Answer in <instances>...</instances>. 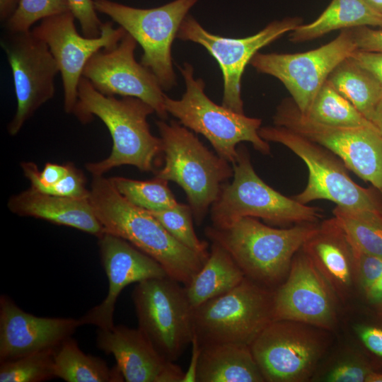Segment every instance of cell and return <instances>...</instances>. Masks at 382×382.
<instances>
[{
    "label": "cell",
    "instance_id": "27",
    "mask_svg": "<svg viewBox=\"0 0 382 382\" xmlns=\"http://www.w3.org/2000/svg\"><path fill=\"white\" fill-rule=\"evenodd\" d=\"M56 378L67 382L125 381L118 366L110 368L100 357L87 354L77 341L69 337L53 350Z\"/></svg>",
    "mask_w": 382,
    "mask_h": 382
},
{
    "label": "cell",
    "instance_id": "34",
    "mask_svg": "<svg viewBox=\"0 0 382 382\" xmlns=\"http://www.w3.org/2000/svg\"><path fill=\"white\" fill-rule=\"evenodd\" d=\"M68 11L67 0H20L13 15L4 23L6 31H29L37 21Z\"/></svg>",
    "mask_w": 382,
    "mask_h": 382
},
{
    "label": "cell",
    "instance_id": "48",
    "mask_svg": "<svg viewBox=\"0 0 382 382\" xmlns=\"http://www.w3.org/2000/svg\"><path fill=\"white\" fill-rule=\"evenodd\" d=\"M366 382H382V371H374L366 379Z\"/></svg>",
    "mask_w": 382,
    "mask_h": 382
},
{
    "label": "cell",
    "instance_id": "1",
    "mask_svg": "<svg viewBox=\"0 0 382 382\" xmlns=\"http://www.w3.org/2000/svg\"><path fill=\"white\" fill-rule=\"evenodd\" d=\"M89 199L105 233L129 242L185 286L206 262L208 257L182 244L149 211L127 200L110 178L93 176Z\"/></svg>",
    "mask_w": 382,
    "mask_h": 382
},
{
    "label": "cell",
    "instance_id": "15",
    "mask_svg": "<svg viewBox=\"0 0 382 382\" xmlns=\"http://www.w3.org/2000/svg\"><path fill=\"white\" fill-rule=\"evenodd\" d=\"M1 46L11 69L17 100L16 113L7 127L8 134L15 136L53 98L54 79L59 70L48 46L32 30L6 31Z\"/></svg>",
    "mask_w": 382,
    "mask_h": 382
},
{
    "label": "cell",
    "instance_id": "39",
    "mask_svg": "<svg viewBox=\"0 0 382 382\" xmlns=\"http://www.w3.org/2000/svg\"><path fill=\"white\" fill-rule=\"evenodd\" d=\"M47 194L71 198H88L90 190L86 187V179L81 170L71 163L66 176Z\"/></svg>",
    "mask_w": 382,
    "mask_h": 382
},
{
    "label": "cell",
    "instance_id": "13",
    "mask_svg": "<svg viewBox=\"0 0 382 382\" xmlns=\"http://www.w3.org/2000/svg\"><path fill=\"white\" fill-rule=\"evenodd\" d=\"M358 48L352 30L344 29L318 48L298 53H259L250 64L259 73L277 79L305 114L332 71Z\"/></svg>",
    "mask_w": 382,
    "mask_h": 382
},
{
    "label": "cell",
    "instance_id": "49",
    "mask_svg": "<svg viewBox=\"0 0 382 382\" xmlns=\"http://www.w3.org/2000/svg\"><path fill=\"white\" fill-rule=\"evenodd\" d=\"M372 307L376 312H382V299L372 306Z\"/></svg>",
    "mask_w": 382,
    "mask_h": 382
},
{
    "label": "cell",
    "instance_id": "7",
    "mask_svg": "<svg viewBox=\"0 0 382 382\" xmlns=\"http://www.w3.org/2000/svg\"><path fill=\"white\" fill-rule=\"evenodd\" d=\"M258 133L267 142L284 145L306 164L308 183L293 197L299 202L326 199L342 208L382 212L381 193L373 186L366 188L353 181L343 162L326 148L282 126L261 127Z\"/></svg>",
    "mask_w": 382,
    "mask_h": 382
},
{
    "label": "cell",
    "instance_id": "23",
    "mask_svg": "<svg viewBox=\"0 0 382 382\" xmlns=\"http://www.w3.org/2000/svg\"><path fill=\"white\" fill-rule=\"evenodd\" d=\"M8 207L19 216L71 227L98 238L105 233L89 197H61L40 192L30 187L10 197Z\"/></svg>",
    "mask_w": 382,
    "mask_h": 382
},
{
    "label": "cell",
    "instance_id": "4",
    "mask_svg": "<svg viewBox=\"0 0 382 382\" xmlns=\"http://www.w3.org/2000/svg\"><path fill=\"white\" fill-rule=\"evenodd\" d=\"M164 166L155 177L173 181L186 194L193 218L199 226L217 199L222 185L233 176V167L214 154L178 121H156Z\"/></svg>",
    "mask_w": 382,
    "mask_h": 382
},
{
    "label": "cell",
    "instance_id": "16",
    "mask_svg": "<svg viewBox=\"0 0 382 382\" xmlns=\"http://www.w3.org/2000/svg\"><path fill=\"white\" fill-rule=\"evenodd\" d=\"M75 19L68 11L45 18L31 29L46 43L57 62L62 79L64 109L67 113H73L77 103L79 85L88 61L98 51L117 45L127 33L107 21L103 24L100 36L87 37L78 33Z\"/></svg>",
    "mask_w": 382,
    "mask_h": 382
},
{
    "label": "cell",
    "instance_id": "18",
    "mask_svg": "<svg viewBox=\"0 0 382 382\" xmlns=\"http://www.w3.org/2000/svg\"><path fill=\"white\" fill-rule=\"evenodd\" d=\"M338 298L301 248L284 281L274 291L273 320H287L325 330L337 323Z\"/></svg>",
    "mask_w": 382,
    "mask_h": 382
},
{
    "label": "cell",
    "instance_id": "29",
    "mask_svg": "<svg viewBox=\"0 0 382 382\" xmlns=\"http://www.w3.org/2000/svg\"><path fill=\"white\" fill-rule=\"evenodd\" d=\"M303 114V113H302ZM320 124L334 127L375 126L327 80L303 114Z\"/></svg>",
    "mask_w": 382,
    "mask_h": 382
},
{
    "label": "cell",
    "instance_id": "11",
    "mask_svg": "<svg viewBox=\"0 0 382 382\" xmlns=\"http://www.w3.org/2000/svg\"><path fill=\"white\" fill-rule=\"evenodd\" d=\"M274 125L286 127L335 154L382 195V132L376 127H334L302 114L291 98L283 100L273 116Z\"/></svg>",
    "mask_w": 382,
    "mask_h": 382
},
{
    "label": "cell",
    "instance_id": "10",
    "mask_svg": "<svg viewBox=\"0 0 382 382\" xmlns=\"http://www.w3.org/2000/svg\"><path fill=\"white\" fill-rule=\"evenodd\" d=\"M197 0H174L151 8H139L112 0H93L105 14L132 35L143 50L141 64L157 78L163 90L176 84L171 48L180 26Z\"/></svg>",
    "mask_w": 382,
    "mask_h": 382
},
{
    "label": "cell",
    "instance_id": "35",
    "mask_svg": "<svg viewBox=\"0 0 382 382\" xmlns=\"http://www.w3.org/2000/svg\"><path fill=\"white\" fill-rule=\"evenodd\" d=\"M71 163L57 164L47 163L42 170H39L33 162H23L21 168L25 176L30 181V188L47 194L68 173Z\"/></svg>",
    "mask_w": 382,
    "mask_h": 382
},
{
    "label": "cell",
    "instance_id": "46",
    "mask_svg": "<svg viewBox=\"0 0 382 382\" xmlns=\"http://www.w3.org/2000/svg\"><path fill=\"white\" fill-rule=\"evenodd\" d=\"M371 122L382 132V99L377 104Z\"/></svg>",
    "mask_w": 382,
    "mask_h": 382
},
{
    "label": "cell",
    "instance_id": "33",
    "mask_svg": "<svg viewBox=\"0 0 382 382\" xmlns=\"http://www.w3.org/2000/svg\"><path fill=\"white\" fill-rule=\"evenodd\" d=\"M149 212L176 240L198 254L208 257V243L196 235L189 205L178 203L172 208Z\"/></svg>",
    "mask_w": 382,
    "mask_h": 382
},
{
    "label": "cell",
    "instance_id": "44",
    "mask_svg": "<svg viewBox=\"0 0 382 382\" xmlns=\"http://www.w3.org/2000/svg\"><path fill=\"white\" fill-rule=\"evenodd\" d=\"M364 295L371 306L382 299V276L364 293Z\"/></svg>",
    "mask_w": 382,
    "mask_h": 382
},
{
    "label": "cell",
    "instance_id": "9",
    "mask_svg": "<svg viewBox=\"0 0 382 382\" xmlns=\"http://www.w3.org/2000/svg\"><path fill=\"white\" fill-rule=\"evenodd\" d=\"M138 328L167 361L175 362L194 335V308L181 284L169 277L136 284L132 294Z\"/></svg>",
    "mask_w": 382,
    "mask_h": 382
},
{
    "label": "cell",
    "instance_id": "45",
    "mask_svg": "<svg viewBox=\"0 0 382 382\" xmlns=\"http://www.w3.org/2000/svg\"><path fill=\"white\" fill-rule=\"evenodd\" d=\"M20 0H0V20L5 23L16 11Z\"/></svg>",
    "mask_w": 382,
    "mask_h": 382
},
{
    "label": "cell",
    "instance_id": "3",
    "mask_svg": "<svg viewBox=\"0 0 382 382\" xmlns=\"http://www.w3.org/2000/svg\"><path fill=\"white\" fill-rule=\"evenodd\" d=\"M318 224L277 228L245 216L224 226H208L205 234L227 250L245 277L273 289L284 281L295 254L316 231Z\"/></svg>",
    "mask_w": 382,
    "mask_h": 382
},
{
    "label": "cell",
    "instance_id": "30",
    "mask_svg": "<svg viewBox=\"0 0 382 382\" xmlns=\"http://www.w3.org/2000/svg\"><path fill=\"white\" fill-rule=\"evenodd\" d=\"M332 214L354 247L363 253L382 257V212L336 206Z\"/></svg>",
    "mask_w": 382,
    "mask_h": 382
},
{
    "label": "cell",
    "instance_id": "26",
    "mask_svg": "<svg viewBox=\"0 0 382 382\" xmlns=\"http://www.w3.org/2000/svg\"><path fill=\"white\" fill-rule=\"evenodd\" d=\"M363 26L382 28V16L371 10L363 0H332L313 21L299 25L289 33L294 42L312 40L336 30Z\"/></svg>",
    "mask_w": 382,
    "mask_h": 382
},
{
    "label": "cell",
    "instance_id": "14",
    "mask_svg": "<svg viewBox=\"0 0 382 382\" xmlns=\"http://www.w3.org/2000/svg\"><path fill=\"white\" fill-rule=\"evenodd\" d=\"M301 23V18L298 17L286 18L271 22L253 35L231 38L211 33L187 14L180 26L177 38L199 44L215 59L224 79L221 105L243 114L241 79L245 66L261 48L291 32Z\"/></svg>",
    "mask_w": 382,
    "mask_h": 382
},
{
    "label": "cell",
    "instance_id": "12",
    "mask_svg": "<svg viewBox=\"0 0 382 382\" xmlns=\"http://www.w3.org/2000/svg\"><path fill=\"white\" fill-rule=\"evenodd\" d=\"M325 331L293 320L270 323L250 345L265 381L309 379L328 348Z\"/></svg>",
    "mask_w": 382,
    "mask_h": 382
},
{
    "label": "cell",
    "instance_id": "38",
    "mask_svg": "<svg viewBox=\"0 0 382 382\" xmlns=\"http://www.w3.org/2000/svg\"><path fill=\"white\" fill-rule=\"evenodd\" d=\"M70 11L79 21L83 35L97 37L101 34L100 21L93 0H67Z\"/></svg>",
    "mask_w": 382,
    "mask_h": 382
},
{
    "label": "cell",
    "instance_id": "6",
    "mask_svg": "<svg viewBox=\"0 0 382 382\" xmlns=\"http://www.w3.org/2000/svg\"><path fill=\"white\" fill-rule=\"evenodd\" d=\"M237 151L233 180L222 185L211 207L212 226H224L245 216L274 225L318 223L323 218L321 209L301 204L269 186L254 170L248 149L239 146Z\"/></svg>",
    "mask_w": 382,
    "mask_h": 382
},
{
    "label": "cell",
    "instance_id": "24",
    "mask_svg": "<svg viewBox=\"0 0 382 382\" xmlns=\"http://www.w3.org/2000/svg\"><path fill=\"white\" fill-rule=\"evenodd\" d=\"M263 381L250 346L235 343L201 346L196 382Z\"/></svg>",
    "mask_w": 382,
    "mask_h": 382
},
{
    "label": "cell",
    "instance_id": "42",
    "mask_svg": "<svg viewBox=\"0 0 382 382\" xmlns=\"http://www.w3.org/2000/svg\"><path fill=\"white\" fill-rule=\"evenodd\" d=\"M349 57L369 71L378 81L382 88V52L357 49Z\"/></svg>",
    "mask_w": 382,
    "mask_h": 382
},
{
    "label": "cell",
    "instance_id": "5",
    "mask_svg": "<svg viewBox=\"0 0 382 382\" xmlns=\"http://www.w3.org/2000/svg\"><path fill=\"white\" fill-rule=\"evenodd\" d=\"M185 91L179 100L166 95L167 112L184 127L203 135L216 153L231 164L238 156L237 145L242 141L252 144L255 150L269 155V143L258 133L262 120L231 110L213 102L205 93L202 79H195L194 69L189 63L180 68Z\"/></svg>",
    "mask_w": 382,
    "mask_h": 382
},
{
    "label": "cell",
    "instance_id": "8",
    "mask_svg": "<svg viewBox=\"0 0 382 382\" xmlns=\"http://www.w3.org/2000/svg\"><path fill=\"white\" fill-rule=\"evenodd\" d=\"M274 291L245 277L229 291L194 308V333L199 345L250 346L273 320Z\"/></svg>",
    "mask_w": 382,
    "mask_h": 382
},
{
    "label": "cell",
    "instance_id": "36",
    "mask_svg": "<svg viewBox=\"0 0 382 382\" xmlns=\"http://www.w3.org/2000/svg\"><path fill=\"white\" fill-rule=\"evenodd\" d=\"M376 371L362 356L342 359L333 365L324 375L328 382H366L369 376Z\"/></svg>",
    "mask_w": 382,
    "mask_h": 382
},
{
    "label": "cell",
    "instance_id": "41",
    "mask_svg": "<svg viewBox=\"0 0 382 382\" xmlns=\"http://www.w3.org/2000/svg\"><path fill=\"white\" fill-rule=\"evenodd\" d=\"M354 39L359 50L382 52V29L368 26L352 28Z\"/></svg>",
    "mask_w": 382,
    "mask_h": 382
},
{
    "label": "cell",
    "instance_id": "47",
    "mask_svg": "<svg viewBox=\"0 0 382 382\" xmlns=\"http://www.w3.org/2000/svg\"><path fill=\"white\" fill-rule=\"evenodd\" d=\"M374 12L382 16V0H363Z\"/></svg>",
    "mask_w": 382,
    "mask_h": 382
},
{
    "label": "cell",
    "instance_id": "37",
    "mask_svg": "<svg viewBox=\"0 0 382 382\" xmlns=\"http://www.w3.org/2000/svg\"><path fill=\"white\" fill-rule=\"evenodd\" d=\"M352 247L357 284L364 294L382 276V257L367 254Z\"/></svg>",
    "mask_w": 382,
    "mask_h": 382
},
{
    "label": "cell",
    "instance_id": "43",
    "mask_svg": "<svg viewBox=\"0 0 382 382\" xmlns=\"http://www.w3.org/2000/svg\"><path fill=\"white\" fill-rule=\"evenodd\" d=\"M192 357L187 370L185 372L183 382H196V370L201 352V346L194 333L191 342Z\"/></svg>",
    "mask_w": 382,
    "mask_h": 382
},
{
    "label": "cell",
    "instance_id": "17",
    "mask_svg": "<svg viewBox=\"0 0 382 382\" xmlns=\"http://www.w3.org/2000/svg\"><path fill=\"white\" fill-rule=\"evenodd\" d=\"M137 41L129 33L117 45L102 49L88 61L82 76L100 93L108 96L134 97L148 103L161 120L168 113L163 90L156 76L137 62Z\"/></svg>",
    "mask_w": 382,
    "mask_h": 382
},
{
    "label": "cell",
    "instance_id": "40",
    "mask_svg": "<svg viewBox=\"0 0 382 382\" xmlns=\"http://www.w3.org/2000/svg\"><path fill=\"white\" fill-rule=\"evenodd\" d=\"M354 330L364 347L371 354L382 359V325L357 324Z\"/></svg>",
    "mask_w": 382,
    "mask_h": 382
},
{
    "label": "cell",
    "instance_id": "25",
    "mask_svg": "<svg viewBox=\"0 0 382 382\" xmlns=\"http://www.w3.org/2000/svg\"><path fill=\"white\" fill-rule=\"evenodd\" d=\"M212 243L206 262L185 286L193 308L229 291L245 278L227 250L219 243Z\"/></svg>",
    "mask_w": 382,
    "mask_h": 382
},
{
    "label": "cell",
    "instance_id": "28",
    "mask_svg": "<svg viewBox=\"0 0 382 382\" xmlns=\"http://www.w3.org/2000/svg\"><path fill=\"white\" fill-rule=\"evenodd\" d=\"M330 83L369 121L382 99L378 81L350 57L342 61L328 78Z\"/></svg>",
    "mask_w": 382,
    "mask_h": 382
},
{
    "label": "cell",
    "instance_id": "2",
    "mask_svg": "<svg viewBox=\"0 0 382 382\" xmlns=\"http://www.w3.org/2000/svg\"><path fill=\"white\" fill-rule=\"evenodd\" d=\"M154 109L134 97L105 96L83 76L78 89V101L73 114L82 123L98 117L108 129L112 148L105 159L88 163L87 170L93 176L103 175L112 168L131 165L142 171H154L156 158L163 153L160 137L151 132L147 117Z\"/></svg>",
    "mask_w": 382,
    "mask_h": 382
},
{
    "label": "cell",
    "instance_id": "22",
    "mask_svg": "<svg viewBox=\"0 0 382 382\" xmlns=\"http://www.w3.org/2000/svg\"><path fill=\"white\" fill-rule=\"evenodd\" d=\"M97 347L112 354L127 382H158L170 362L151 345L140 330L122 325L98 328Z\"/></svg>",
    "mask_w": 382,
    "mask_h": 382
},
{
    "label": "cell",
    "instance_id": "21",
    "mask_svg": "<svg viewBox=\"0 0 382 382\" xmlns=\"http://www.w3.org/2000/svg\"><path fill=\"white\" fill-rule=\"evenodd\" d=\"M303 250L331 286L345 301L357 286L352 245L332 216L319 222L316 231L305 242Z\"/></svg>",
    "mask_w": 382,
    "mask_h": 382
},
{
    "label": "cell",
    "instance_id": "20",
    "mask_svg": "<svg viewBox=\"0 0 382 382\" xmlns=\"http://www.w3.org/2000/svg\"><path fill=\"white\" fill-rule=\"evenodd\" d=\"M81 326L79 319L39 317L0 296V363L53 349Z\"/></svg>",
    "mask_w": 382,
    "mask_h": 382
},
{
    "label": "cell",
    "instance_id": "50",
    "mask_svg": "<svg viewBox=\"0 0 382 382\" xmlns=\"http://www.w3.org/2000/svg\"><path fill=\"white\" fill-rule=\"evenodd\" d=\"M378 315L382 318V312H377Z\"/></svg>",
    "mask_w": 382,
    "mask_h": 382
},
{
    "label": "cell",
    "instance_id": "19",
    "mask_svg": "<svg viewBox=\"0 0 382 382\" xmlns=\"http://www.w3.org/2000/svg\"><path fill=\"white\" fill-rule=\"evenodd\" d=\"M102 265L108 279V291L103 301L79 318L81 325H93L110 329L115 325L113 315L121 291L132 283L168 277L155 260L127 241L105 233L98 238Z\"/></svg>",
    "mask_w": 382,
    "mask_h": 382
},
{
    "label": "cell",
    "instance_id": "32",
    "mask_svg": "<svg viewBox=\"0 0 382 382\" xmlns=\"http://www.w3.org/2000/svg\"><path fill=\"white\" fill-rule=\"evenodd\" d=\"M53 349L0 363V382H42L56 378Z\"/></svg>",
    "mask_w": 382,
    "mask_h": 382
},
{
    "label": "cell",
    "instance_id": "31",
    "mask_svg": "<svg viewBox=\"0 0 382 382\" xmlns=\"http://www.w3.org/2000/svg\"><path fill=\"white\" fill-rule=\"evenodd\" d=\"M113 186L132 204L149 212L172 208L177 202L165 180L154 177L149 180H136L124 177L110 178Z\"/></svg>",
    "mask_w": 382,
    "mask_h": 382
}]
</instances>
